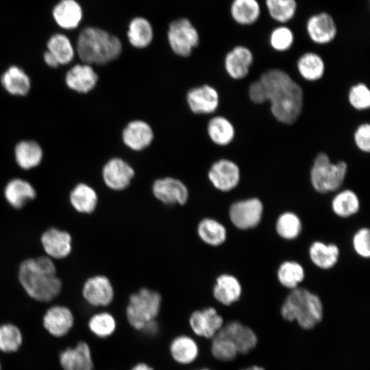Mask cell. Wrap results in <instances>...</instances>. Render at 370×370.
<instances>
[{"label":"cell","mask_w":370,"mask_h":370,"mask_svg":"<svg viewBox=\"0 0 370 370\" xmlns=\"http://www.w3.org/2000/svg\"><path fill=\"white\" fill-rule=\"evenodd\" d=\"M43 60L45 64L51 68H56L60 66L55 57L47 50L43 54Z\"/></svg>","instance_id":"obj_50"},{"label":"cell","mask_w":370,"mask_h":370,"mask_svg":"<svg viewBox=\"0 0 370 370\" xmlns=\"http://www.w3.org/2000/svg\"><path fill=\"white\" fill-rule=\"evenodd\" d=\"M253 61L254 56L251 50L238 45L226 54L224 59L225 70L231 78L241 79L248 75Z\"/></svg>","instance_id":"obj_19"},{"label":"cell","mask_w":370,"mask_h":370,"mask_svg":"<svg viewBox=\"0 0 370 370\" xmlns=\"http://www.w3.org/2000/svg\"><path fill=\"white\" fill-rule=\"evenodd\" d=\"M332 208L337 216L349 217L359 210L360 200L353 190L346 189L340 191L334 197Z\"/></svg>","instance_id":"obj_37"},{"label":"cell","mask_w":370,"mask_h":370,"mask_svg":"<svg viewBox=\"0 0 370 370\" xmlns=\"http://www.w3.org/2000/svg\"><path fill=\"white\" fill-rule=\"evenodd\" d=\"M306 29L310 39L320 45L332 42L337 33L334 19L325 12L312 16L307 21Z\"/></svg>","instance_id":"obj_20"},{"label":"cell","mask_w":370,"mask_h":370,"mask_svg":"<svg viewBox=\"0 0 370 370\" xmlns=\"http://www.w3.org/2000/svg\"><path fill=\"white\" fill-rule=\"evenodd\" d=\"M52 15L60 27L72 29L79 24L82 18V10L75 0H61L54 6Z\"/></svg>","instance_id":"obj_24"},{"label":"cell","mask_w":370,"mask_h":370,"mask_svg":"<svg viewBox=\"0 0 370 370\" xmlns=\"http://www.w3.org/2000/svg\"><path fill=\"white\" fill-rule=\"evenodd\" d=\"M297 68L304 79L314 82L323 76L325 66L323 58L319 54L307 52L299 58Z\"/></svg>","instance_id":"obj_32"},{"label":"cell","mask_w":370,"mask_h":370,"mask_svg":"<svg viewBox=\"0 0 370 370\" xmlns=\"http://www.w3.org/2000/svg\"><path fill=\"white\" fill-rule=\"evenodd\" d=\"M208 177L215 188L223 192H228L238 184L241 171L234 162L223 158L215 161L211 165Z\"/></svg>","instance_id":"obj_10"},{"label":"cell","mask_w":370,"mask_h":370,"mask_svg":"<svg viewBox=\"0 0 370 370\" xmlns=\"http://www.w3.org/2000/svg\"><path fill=\"white\" fill-rule=\"evenodd\" d=\"M219 332L233 342L238 353L246 354L257 344V336L254 332L238 321L227 323Z\"/></svg>","instance_id":"obj_23"},{"label":"cell","mask_w":370,"mask_h":370,"mask_svg":"<svg viewBox=\"0 0 370 370\" xmlns=\"http://www.w3.org/2000/svg\"><path fill=\"white\" fill-rule=\"evenodd\" d=\"M293 32L287 27L281 26L273 30L269 42L271 47L278 51H287L293 44Z\"/></svg>","instance_id":"obj_45"},{"label":"cell","mask_w":370,"mask_h":370,"mask_svg":"<svg viewBox=\"0 0 370 370\" xmlns=\"http://www.w3.org/2000/svg\"><path fill=\"white\" fill-rule=\"evenodd\" d=\"M168 40L172 51L181 57L189 56L199 42V34L187 18L173 21L168 30Z\"/></svg>","instance_id":"obj_7"},{"label":"cell","mask_w":370,"mask_h":370,"mask_svg":"<svg viewBox=\"0 0 370 370\" xmlns=\"http://www.w3.org/2000/svg\"><path fill=\"white\" fill-rule=\"evenodd\" d=\"M88 327L95 336L106 338L114 333L117 323L111 313L103 311L97 312L90 317L88 322Z\"/></svg>","instance_id":"obj_38"},{"label":"cell","mask_w":370,"mask_h":370,"mask_svg":"<svg viewBox=\"0 0 370 370\" xmlns=\"http://www.w3.org/2000/svg\"><path fill=\"white\" fill-rule=\"evenodd\" d=\"M355 145L360 151L369 153L370 151V125L363 123L358 125L354 134Z\"/></svg>","instance_id":"obj_47"},{"label":"cell","mask_w":370,"mask_h":370,"mask_svg":"<svg viewBox=\"0 0 370 370\" xmlns=\"http://www.w3.org/2000/svg\"><path fill=\"white\" fill-rule=\"evenodd\" d=\"M263 213V204L256 197L238 201L232 204L229 217L232 224L238 229L248 230L256 227Z\"/></svg>","instance_id":"obj_8"},{"label":"cell","mask_w":370,"mask_h":370,"mask_svg":"<svg viewBox=\"0 0 370 370\" xmlns=\"http://www.w3.org/2000/svg\"><path fill=\"white\" fill-rule=\"evenodd\" d=\"M122 140L129 149L140 151L148 147L154 138L151 125L145 121H130L122 131Z\"/></svg>","instance_id":"obj_15"},{"label":"cell","mask_w":370,"mask_h":370,"mask_svg":"<svg viewBox=\"0 0 370 370\" xmlns=\"http://www.w3.org/2000/svg\"><path fill=\"white\" fill-rule=\"evenodd\" d=\"M347 172V164L344 161L333 163L323 152L314 158L310 170V182L317 192L327 193L335 191L343 184Z\"/></svg>","instance_id":"obj_6"},{"label":"cell","mask_w":370,"mask_h":370,"mask_svg":"<svg viewBox=\"0 0 370 370\" xmlns=\"http://www.w3.org/2000/svg\"><path fill=\"white\" fill-rule=\"evenodd\" d=\"M18 279L28 295L39 301H51L62 289L55 264L47 256L24 260L19 267Z\"/></svg>","instance_id":"obj_2"},{"label":"cell","mask_w":370,"mask_h":370,"mask_svg":"<svg viewBox=\"0 0 370 370\" xmlns=\"http://www.w3.org/2000/svg\"><path fill=\"white\" fill-rule=\"evenodd\" d=\"M75 51L82 63L104 65L117 59L122 44L116 36L95 27H87L79 33Z\"/></svg>","instance_id":"obj_3"},{"label":"cell","mask_w":370,"mask_h":370,"mask_svg":"<svg viewBox=\"0 0 370 370\" xmlns=\"http://www.w3.org/2000/svg\"><path fill=\"white\" fill-rule=\"evenodd\" d=\"M82 295L86 302L94 307H105L114 299V291L110 280L104 275L88 278L82 288Z\"/></svg>","instance_id":"obj_13"},{"label":"cell","mask_w":370,"mask_h":370,"mask_svg":"<svg viewBox=\"0 0 370 370\" xmlns=\"http://www.w3.org/2000/svg\"><path fill=\"white\" fill-rule=\"evenodd\" d=\"M98 79V75L92 66L85 63L74 65L65 75V83L68 88L82 94L94 89Z\"/></svg>","instance_id":"obj_16"},{"label":"cell","mask_w":370,"mask_h":370,"mask_svg":"<svg viewBox=\"0 0 370 370\" xmlns=\"http://www.w3.org/2000/svg\"><path fill=\"white\" fill-rule=\"evenodd\" d=\"M153 29L150 23L144 18H134L130 23L127 38L130 44L138 49L145 48L153 39Z\"/></svg>","instance_id":"obj_33"},{"label":"cell","mask_w":370,"mask_h":370,"mask_svg":"<svg viewBox=\"0 0 370 370\" xmlns=\"http://www.w3.org/2000/svg\"><path fill=\"white\" fill-rule=\"evenodd\" d=\"M243 370H264L263 368L258 366H254Z\"/></svg>","instance_id":"obj_52"},{"label":"cell","mask_w":370,"mask_h":370,"mask_svg":"<svg viewBox=\"0 0 370 370\" xmlns=\"http://www.w3.org/2000/svg\"><path fill=\"white\" fill-rule=\"evenodd\" d=\"M1 85L10 95L25 96L30 90L31 80L28 75L21 68L11 66L2 74Z\"/></svg>","instance_id":"obj_26"},{"label":"cell","mask_w":370,"mask_h":370,"mask_svg":"<svg viewBox=\"0 0 370 370\" xmlns=\"http://www.w3.org/2000/svg\"><path fill=\"white\" fill-rule=\"evenodd\" d=\"M282 317L289 321H296L304 329H311L318 324L323 317L321 299L306 288L292 289L285 299L282 308Z\"/></svg>","instance_id":"obj_4"},{"label":"cell","mask_w":370,"mask_h":370,"mask_svg":"<svg viewBox=\"0 0 370 370\" xmlns=\"http://www.w3.org/2000/svg\"><path fill=\"white\" fill-rule=\"evenodd\" d=\"M353 247L360 256L368 258L370 256V232L367 227L358 230L354 235Z\"/></svg>","instance_id":"obj_46"},{"label":"cell","mask_w":370,"mask_h":370,"mask_svg":"<svg viewBox=\"0 0 370 370\" xmlns=\"http://www.w3.org/2000/svg\"><path fill=\"white\" fill-rule=\"evenodd\" d=\"M96 191L89 185L80 183L76 185L70 193V201L79 212L90 214L97 205Z\"/></svg>","instance_id":"obj_31"},{"label":"cell","mask_w":370,"mask_h":370,"mask_svg":"<svg viewBox=\"0 0 370 370\" xmlns=\"http://www.w3.org/2000/svg\"><path fill=\"white\" fill-rule=\"evenodd\" d=\"M301 227L299 217L292 212H285L281 214L275 224L278 234L286 240L296 238L301 232Z\"/></svg>","instance_id":"obj_40"},{"label":"cell","mask_w":370,"mask_h":370,"mask_svg":"<svg viewBox=\"0 0 370 370\" xmlns=\"http://www.w3.org/2000/svg\"><path fill=\"white\" fill-rule=\"evenodd\" d=\"M154 197L167 205L185 204L188 199L186 186L180 180L165 177L157 179L152 184Z\"/></svg>","instance_id":"obj_12"},{"label":"cell","mask_w":370,"mask_h":370,"mask_svg":"<svg viewBox=\"0 0 370 370\" xmlns=\"http://www.w3.org/2000/svg\"><path fill=\"white\" fill-rule=\"evenodd\" d=\"M189 327L197 336L212 338L223 326V319L212 307L195 310L188 319Z\"/></svg>","instance_id":"obj_9"},{"label":"cell","mask_w":370,"mask_h":370,"mask_svg":"<svg viewBox=\"0 0 370 370\" xmlns=\"http://www.w3.org/2000/svg\"><path fill=\"white\" fill-rule=\"evenodd\" d=\"M348 101L356 110H365L370 106V90L368 86L359 82L353 85L348 92Z\"/></svg>","instance_id":"obj_44"},{"label":"cell","mask_w":370,"mask_h":370,"mask_svg":"<svg viewBox=\"0 0 370 370\" xmlns=\"http://www.w3.org/2000/svg\"><path fill=\"white\" fill-rule=\"evenodd\" d=\"M309 256L317 267L322 269H329L338 262L339 249L334 244L315 241L309 248Z\"/></svg>","instance_id":"obj_30"},{"label":"cell","mask_w":370,"mask_h":370,"mask_svg":"<svg viewBox=\"0 0 370 370\" xmlns=\"http://www.w3.org/2000/svg\"><path fill=\"white\" fill-rule=\"evenodd\" d=\"M71 236L67 232L50 228L41 236V243L49 258L60 259L71 251Z\"/></svg>","instance_id":"obj_22"},{"label":"cell","mask_w":370,"mask_h":370,"mask_svg":"<svg viewBox=\"0 0 370 370\" xmlns=\"http://www.w3.org/2000/svg\"><path fill=\"white\" fill-rule=\"evenodd\" d=\"M186 99L190 111L197 114H211L217 110L219 104L218 91L208 84L190 88Z\"/></svg>","instance_id":"obj_14"},{"label":"cell","mask_w":370,"mask_h":370,"mask_svg":"<svg viewBox=\"0 0 370 370\" xmlns=\"http://www.w3.org/2000/svg\"><path fill=\"white\" fill-rule=\"evenodd\" d=\"M161 304L160 295L147 288L132 293L125 309L127 322L134 330L141 332L147 323L156 320Z\"/></svg>","instance_id":"obj_5"},{"label":"cell","mask_w":370,"mask_h":370,"mask_svg":"<svg viewBox=\"0 0 370 370\" xmlns=\"http://www.w3.org/2000/svg\"><path fill=\"white\" fill-rule=\"evenodd\" d=\"M44 328L52 336L62 337L73 326L74 317L71 310L64 306H54L47 310L42 319Z\"/></svg>","instance_id":"obj_18"},{"label":"cell","mask_w":370,"mask_h":370,"mask_svg":"<svg viewBox=\"0 0 370 370\" xmlns=\"http://www.w3.org/2000/svg\"><path fill=\"white\" fill-rule=\"evenodd\" d=\"M207 133L215 145L225 146L232 142L235 136V128L232 123L223 116L211 118L207 125Z\"/></svg>","instance_id":"obj_29"},{"label":"cell","mask_w":370,"mask_h":370,"mask_svg":"<svg viewBox=\"0 0 370 370\" xmlns=\"http://www.w3.org/2000/svg\"><path fill=\"white\" fill-rule=\"evenodd\" d=\"M47 47V50L55 57L60 65L68 64L73 60L75 50L69 38L64 34H53L49 38Z\"/></svg>","instance_id":"obj_35"},{"label":"cell","mask_w":370,"mask_h":370,"mask_svg":"<svg viewBox=\"0 0 370 370\" xmlns=\"http://www.w3.org/2000/svg\"><path fill=\"white\" fill-rule=\"evenodd\" d=\"M212 339L210 350L216 359L227 362L235 358L238 352L230 339L219 332Z\"/></svg>","instance_id":"obj_43"},{"label":"cell","mask_w":370,"mask_h":370,"mask_svg":"<svg viewBox=\"0 0 370 370\" xmlns=\"http://www.w3.org/2000/svg\"><path fill=\"white\" fill-rule=\"evenodd\" d=\"M0 370H1V362H0Z\"/></svg>","instance_id":"obj_54"},{"label":"cell","mask_w":370,"mask_h":370,"mask_svg":"<svg viewBox=\"0 0 370 370\" xmlns=\"http://www.w3.org/2000/svg\"><path fill=\"white\" fill-rule=\"evenodd\" d=\"M248 95L250 100L256 104H262L267 101L266 90L260 79L249 84Z\"/></svg>","instance_id":"obj_48"},{"label":"cell","mask_w":370,"mask_h":370,"mask_svg":"<svg viewBox=\"0 0 370 370\" xmlns=\"http://www.w3.org/2000/svg\"><path fill=\"white\" fill-rule=\"evenodd\" d=\"M23 343L20 329L12 323L0 325V351L12 353L17 351Z\"/></svg>","instance_id":"obj_41"},{"label":"cell","mask_w":370,"mask_h":370,"mask_svg":"<svg viewBox=\"0 0 370 370\" xmlns=\"http://www.w3.org/2000/svg\"><path fill=\"white\" fill-rule=\"evenodd\" d=\"M277 276L283 286L292 290L298 287V284L304 280L305 271L297 262L285 261L280 265Z\"/></svg>","instance_id":"obj_39"},{"label":"cell","mask_w":370,"mask_h":370,"mask_svg":"<svg viewBox=\"0 0 370 370\" xmlns=\"http://www.w3.org/2000/svg\"><path fill=\"white\" fill-rule=\"evenodd\" d=\"M270 16L280 23H286L295 15L297 10L295 0H266Z\"/></svg>","instance_id":"obj_42"},{"label":"cell","mask_w":370,"mask_h":370,"mask_svg":"<svg viewBox=\"0 0 370 370\" xmlns=\"http://www.w3.org/2000/svg\"><path fill=\"white\" fill-rule=\"evenodd\" d=\"M159 329L160 327L157 321L154 320L147 323L141 332L147 336L153 337L158 334Z\"/></svg>","instance_id":"obj_49"},{"label":"cell","mask_w":370,"mask_h":370,"mask_svg":"<svg viewBox=\"0 0 370 370\" xmlns=\"http://www.w3.org/2000/svg\"><path fill=\"white\" fill-rule=\"evenodd\" d=\"M274 118L281 123H294L301 113L304 92L301 87L288 73L280 69H271L260 77Z\"/></svg>","instance_id":"obj_1"},{"label":"cell","mask_w":370,"mask_h":370,"mask_svg":"<svg viewBox=\"0 0 370 370\" xmlns=\"http://www.w3.org/2000/svg\"><path fill=\"white\" fill-rule=\"evenodd\" d=\"M197 234L205 243L211 246L223 244L227 237L225 226L218 221L210 218H205L199 223Z\"/></svg>","instance_id":"obj_34"},{"label":"cell","mask_w":370,"mask_h":370,"mask_svg":"<svg viewBox=\"0 0 370 370\" xmlns=\"http://www.w3.org/2000/svg\"><path fill=\"white\" fill-rule=\"evenodd\" d=\"M212 293L218 302L230 306L239 299L242 287L236 277L230 274H222L217 278Z\"/></svg>","instance_id":"obj_25"},{"label":"cell","mask_w":370,"mask_h":370,"mask_svg":"<svg viewBox=\"0 0 370 370\" xmlns=\"http://www.w3.org/2000/svg\"><path fill=\"white\" fill-rule=\"evenodd\" d=\"M172 359L177 364L188 365L195 362L199 356L197 341L187 334H180L171 341L169 347Z\"/></svg>","instance_id":"obj_21"},{"label":"cell","mask_w":370,"mask_h":370,"mask_svg":"<svg viewBox=\"0 0 370 370\" xmlns=\"http://www.w3.org/2000/svg\"><path fill=\"white\" fill-rule=\"evenodd\" d=\"M194 370H212L209 368H207V367H201V368H197V369H195Z\"/></svg>","instance_id":"obj_53"},{"label":"cell","mask_w":370,"mask_h":370,"mask_svg":"<svg viewBox=\"0 0 370 370\" xmlns=\"http://www.w3.org/2000/svg\"><path fill=\"white\" fill-rule=\"evenodd\" d=\"M130 370H155L151 365L146 362H138L134 365Z\"/></svg>","instance_id":"obj_51"},{"label":"cell","mask_w":370,"mask_h":370,"mask_svg":"<svg viewBox=\"0 0 370 370\" xmlns=\"http://www.w3.org/2000/svg\"><path fill=\"white\" fill-rule=\"evenodd\" d=\"M15 160L18 165L25 170L38 166L43 152L40 145L34 140H22L14 148Z\"/></svg>","instance_id":"obj_28"},{"label":"cell","mask_w":370,"mask_h":370,"mask_svg":"<svg viewBox=\"0 0 370 370\" xmlns=\"http://www.w3.org/2000/svg\"><path fill=\"white\" fill-rule=\"evenodd\" d=\"M60 363L64 370H93V360L89 345L84 341L68 347L60 354Z\"/></svg>","instance_id":"obj_17"},{"label":"cell","mask_w":370,"mask_h":370,"mask_svg":"<svg viewBox=\"0 0 370 370\" xmlns=\"http://www.w3.org/2000/svg\"><path fill=\"white\" fill-rule=\"evenodd\" d=\"M231 14L239 24H253L260 16V5L257 0H234L231 5Z\"/></svg>","instance_id":"obj_36"},{"label":"cell","mask_w":370,"mask_h":370,"mask_svg":"<svg viewBox=\"0 0 370 370\" xmlns=\"http://www.w3.org/2000/svg\"><path fill=\"white\" fill-rule=\"evenodd\" d=\"M134 175L132 166L118 157L110 159L102 169V177L105 184L114 190H122L128 187Z\"/></svg>","instance_id":"obj_11"},{"label":"cell","mask_w":370,"mask_h":370,"mask_svg":"<svg viewBox=\"0 0 370 370\" xmlns=\"http://www.w3.org/2000/svg\"><path fill=\"white\" fill-rule=\"evenodd\" d=\"M4 195L8 202L15 208H21L30 199L35 198L36 190L32 185L20 178L11 180L6 185Z\"/></svg>","instance_id":"obj_27"}]
</instances>
